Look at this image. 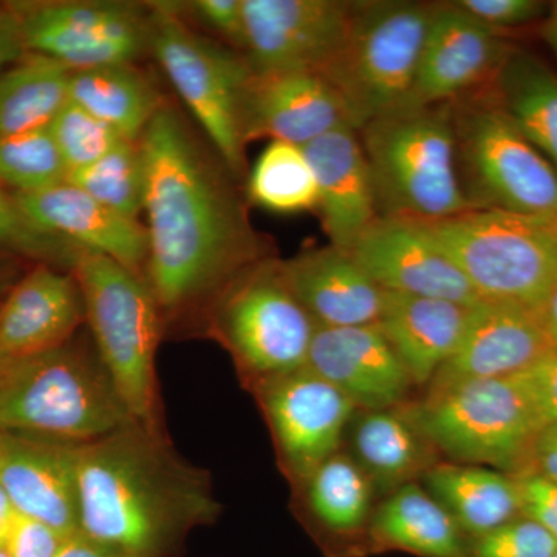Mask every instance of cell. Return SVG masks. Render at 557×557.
Segmentation results:
<instances>
[{
  "label": "cell",
  "mask_w": 557,
  "mask_h": 557,
  "mask_svg": "<svg viewBox=\"0 0 557 557\" xmlns=\"http://www.w3.org/2000/svg\"><path fill=\"white\" fill-rule=\"evenodd\" d=\"M146 164L145 278L161 314L209 302L265 259L258 234L177 113L161 108L139 138Z\"/></svg>",
  "instance_id": "cell-1"
},
{
  "label": "cell",
  "mask_w": 557,
  "mask_h": 557,
  "mask_svg": "<svg viewBox=\"0 0 557 557\" xmlns=\"http://www.w3.org/2000/svg\"><path fill=\"white\" fill-rule=\"evenodd\" d=\"M76 471L81 533L123 557H172L220 515L208 472L139 421L78 445Z\"/></svg>",
  "instance_id": "cell-2"
},
{
  "label": "cell",
  "mask_w": 557,
  "mask_h": 557,
  "mask_svg": "<svg viewBox=\"0 0 557 557\" xmlns=\"http://www.w3.org/2000/svg\"><path fill=\"white\" fill-rule=\"evenodd\" d=\"M358 135L379 218L431 223L472 209L458 178L453 102L392 110Z\"/></svg>",
  "instance_id": "cell-3"
},
{
  "label": "cell",
  "mask_w": 557,
  "mask_h": 557,
  "mask_svg": "<svg viewBox=\"0 0 557 557\" xmlns=\"http://www.w3.org/2000/svg\"><path fill=\"white\" fill-rule=\"evenodd\" d=\"M134 420L100 355L64 346L10 359L0 375V432L84 443Z\"/></svg>",
  "instance_id": "cell-4"
},
{
  "label": "cell",
  "mask_w": 557,
  "mask_h": 557,
  "mask_svg": "<svg viewBox=\"0 0 557 557\" xmlns=\"http://www.w3.org/2000/svg\"><path fill=\"white\" fill-rule=\"evenodd\" d=\"M70 273L78 282L95 346L135 421L160 423L157 350L161 311L143 276L115 260L83 251Z\"/></svg>",
  "instance_id": "cell-5"
},
{
  "label": "cell",
  "mask_w": 557,
  "mask_h": 557,
  "mask_svg": "<svg viewBox=\"0 0 557 557\" xmlns=\"http://www.w3.org/2000/svg\"><path fill=\"white\" fill-rule=\"evenodd\" d=\"M450 102L458 178L469 207L552 222L556 168L508 119L490 87Z\"/></svg>",
  "instance_id": "cell-6"
},
{
  "label": "cell",
  "mask_w": 557,
  "mask_h": 557,
  "mask_svg": "<svg viewBox=\"0 0 557 557\" xmlns=\"http://www.w3.org/2000/svg\"><path fill=\"white\" fill-rule=\"evenodd\" d=\"M480 300L537 311L557 281L549 222L497 209H468L424 223Z\"/></svg>",
  "instance_id": "cell-7"
},
{
  "label": "cell",
  "mask_w": 557,
  "mask_h": 557,
  "mask_svg": "<svg viewBox=\"0 0 557 557\" xmlns=\"http://www.w3.org/2000/svg\"><path fill=\"white\" fill-rule=\"evenodd\" d=\"M432 10L408 0L354 3L346 42L321 76L343 98L355 129L408 101Z\"/></svg>",
  "instance_id": "cell-8"
},
{
  "label": "cell",
  "mask_w": 557,
  "mask_h": 557,
  "mask_svg": "<svg viewBox=\"0 0 557 557\" xmlns=\"http://www.w3.org/2000/svg\"><path fill=\"white\" fill-rule=\"evenodd\" d=\"M211 302L209 332L256 383L306 368L318 324L289 289L281 262L259 260Z\"/></svg>",
  "instance_id": "cell-9"
},
{
  "label": "cell",
  "mask_w": 557,
  "mask_h": 557,
  "mask_svg": "<svg viewBox=\"0 0 557 557\" xmlns=\"http://www.w3.org/2000/svg\"><path fill=\"white\" fill-rule=\"evenodd\" d=\"M410 418L448 456L498 468H520L533 460L544 431L516 375L432 388Z\"/></svg>",
  "instance_id": "cell-10"
},
{
  "label": "cell",
  "mask_w": 557,
  "mask_h": 557,
  "mask_svg": "<svg viewBox=\"0 0 557 557\" xmlns=\"http://www.w3.org/2000/svg\"><path fill=\"white\" fill-rule=\"evenodd\" d=\"M149 49L234 174L244 170L242 108L252 75L247 58L190 30L174 3L149 7Z\"/></svg>",
  "instance_id": "cell-11"
},
{
  "label": "cell",
  "mask_w": 557,
  "mask_h": 557,
  "mask_svg": "<svg viewBox=\"0 0 557 557\" xmlns=\"http://www.w3.org/2000/svg\"><path fill=\"white\" fill-rule=\"evenodd\" d=\"M27 53L76 72L134 64L149 47V9L127 2H44L13 7Z\"/></svg>",
  "instance_id": "cell-12"
},
{
  "label": "cell",
  "mask_w": 557,
  "mask_h": 557,
  "mask_svg": "<svg viewBox=\"0 0 557 557\" xmlns=\"http://www.w3.org/2000/svg\"><path fill=\"white\" fill-rule=\"evenodd\" d=\"M354 3L242 0L244 50L252 72L321 75L346 42Z\"/></svg>",
  "instance_id": "cell-13"
},
{
  "label": "cell",
  "mask_w": 557,
  "mask_h": 557,
  "mask_svg": "<svg viewBox=\"0 0 557 557\" xmlns=\"http://www.w3.org/2000/svg\"><path fill=\"white\" fill-rule=\"evenodd\" d=\"M256 386L285 471L302 485L336 454L357 406L307 368L260 380Z\"/></svg>",
  "instance_id": "cell-14"
},
{
  "label": "cell",
  "mask_w": 557,
  "mask_h": 557,
  "mask_svg": "<svg viewBox=\"0 0 557 557\" xmlns=\"http://www.w3.org/2000/svg\"><path fill=\"white\" fill-rule=\"evenodd\" d=\"M347 252L386 292L468 307L480 302L468 278L424 223L379 218Z\"/></svg>",
  "instance_id": "cell-15"
},
{
  "label": "cell",
  "mask_w": 557,
  "mask_h": 557,
  "mask_svg": "<svg viewBox=\"0 0 557 557\" xmlns=\"http://www.w3.org/2000/svg\"><path fill=\"white\" fill-rule=\"evenodd\" d=\"M511 49L456 2L434 5L416 81L403 108L443 104L483 89Z\"/></svg>",
  "instance_id": "cell-16"
},
{
  "label": "cell",
  "mask_w": 557,
  "mask_h": 557,
  "mask_svg": "<svg viewBox=\"0 0 557 557\" xmlns=\"http://www.w3.org/2000/svg\"><path fill=\"white\" fill-rule=\"evenodd\" d=\"M350 113L327 79L311 72H252L244 95L245 145L256 139L304 146L339 127Z\"/></svg>",
  "instance_id": "cell-17"
},
{
  "label": "cell",
  "mask_w": 557,
  "mask_h": 557,
  "mask_svg": "<svg viewBox=\"0 0 557 557\" xmlns=\"http://www.w3.org/2000/svg\"><path fill=\"white\" fill-rule=\"evenodd\" d=\"M78 445L0 432V482L22 516L62 536L79 531Z\"/></svg>",
  "instance_id": "cell-18"
},
{
  "label": "cell",
  "mask_w": 557,
  "mask_h": 557,
  "mask_svg": "<svg viewBox=\"0 0 557 557\" xmlns=\"http://www.w3.org/2000/svg\"><path fill=\"white\" fill-rule=\"evenodd\" d=\"M549 351L553 346L537 311L480 300L453 357L432 380V388L518 375Z\"/></svg>",
  "instance_id": "cell-19"
},
{
  "label": "cell",
  "mask_w": 557,
  "mask_h": 557,
  "mask_svg": "<svg viewBox=\"0 0 557 557\" xmlns=\"http://www.w3.org/2000/svg\"><path fill=\"white\" fill-rule=\"evenodd\" d=\"M14 199L38 228L145 277L148 233L138 220L124 218L69 182L38 193L14 194Z\"/></svg>",
  "instance_id": "cell-20"
},
{
  "label": "cell",
  "mask_w": 557,
  "mask_h": 557,
  "mask_svg": "<svg viewBox=\"0 0 557 557\" xmlns=\"http://www.w3.org/2000/svg\"><path fill=\"white\" fill-rule=\"evenodd\" d=\"M306 368L366 410L398 405L412 384L408 370L376 324L318 325Z\"/></svg>",
  "instance_id": "cell-21"
},
{
  "label": "cell",
  "mask_w": 557,
  "mask_h": 557,
  "mask_svg": "<svg viewBox=\"0 0 557 557\" xmlns=\"http://www.w3.org/2000/svg\"><path fill=\"white\" fill-rule=\"evenodd\" d=\"M86 321L83 293L72 273L40 265L0 302V350L21 359L64 346Z\"/></svg>",
  "instance_id": "cell-22"
},
{
  "label": "cell",
  "mask_w": 557,
  "mask_h": 557,
  "mask_svg": "<svg viewBox=\"0 0 557 557\" xmlns=\"http://www.w3.org/2000/svg\"><path fill=\"white\" fill-rule=\"evenodd\" d=\"M318 185L317 211L332 247L348 251L379 219L372 175L354 127H339L304 146Z\"/></svg>",
  "instance_id": "cell-23"
},
{
  "label": "cell",
  "mask_w": 557,
  "mask_h": 557,
  "mask_svg": "<svg viewBox=\"0 0 557 557\" xmlns=\"http://www.w3.org/2000/svg\"><path fill=\"white\" fill-rule=\"evenodd\" d=\"M293 295L322 327L379 324L386 292L336 247L309 249L281 262Z\"/></svg>",
  "instance_id": "cell-24"
},
{
  "label": "cell",
  "mask_w": 557,
  "mask_h": 557,
  "mask_svg": "<svg viewBox=\"0 0 557 557\" xmlns=\"http://www.w3.org/2000/svg\"><path fill=\"white\" fill-rule=\"evenodd\" d=\"M471 309L453 300L386 292L376 325L401 359L410 381L426 384L456 351Z\"/></svg>",
  "instance_id": "cell-25"
},
{
  "label": "cell",
  "mask_w": 557,
  "mask_h": 557,
  "mask_svg": "<svg viewBox=\"0 0 557 557\" xmlns=\"http://www.w3.org/2000/svg\"><path fill=\"white\" fill-rule=\"evenodd\" d=\"M497 104L557 171V75L534 54L511 49L487 84Z\"/></svg>",
  "instance_id": "cell-26"
},
{
  "label": "cell",
  "mask_w": 557,
  "mask_h": 557,
  "mask_svg": "<svg viewBox=\"0 0 557 557\" xmlns=\"http://www.w3.org/2000/svg\"><path fill=\"white\" fill-rule=\"evenodd\" d=\"M370 533L384 548L421 557H469L463 531L448 509L410 483L376 509Z\"/></svg>",
  "instance_id": "cell-27"
},
{
  "label": "cell",
  "mask_w": 557,
  "mask_h": 557,
  "mask_svg": "<svg viewBox=\"0 0 557 557\" xmlns=\"http://www.w3.org/2000/svg\"><path fill=\"white\" fill-rule=\"evenodd\" d=\"M429 490L465 533L480 537L522 515L518 479L493 469L442 465L429 469Z\"/></svg>",
  "instance_id": "cell-28"
},
{
  "label": "cell",
  "mask_w": 557,
  "mask_h": 557,
  "mask_svg": "<svg viewBox=\"0 0 557 557\" xmlns=\"http://www.w3.org/2000/svg\"><path fill=\"white\" fill-rule=\"evenodd\" d=\"M69 100L132 141L141 138L150 121L163 108L159 91L134 64L72 72Z\"/></svg>",
  "instance_id": "cell-29"
},
{
  "label": "cell",
  "mask_w": 557,
  "mask_h": 557,
  "mask_svg": "<svg viewBox=\"0 0 557 557\" xmlns=\"http://www.w3.org/2000/svg\"><path fill=\"white\" fill-rule=\"evenodd\" d=\"M72 70L25 53L0 73V137L47 129L69 101Z\"/></svg>",
  "instance_id": "cell-30"
},
{
  "label": "cell",
  "mask_w": 557,
  "mask_h": 557,
  "mask_svg": "<svg viewBox=\"0 0 557 557\" xmlns=\"http://www.w3.org/2000/svg\"><path fill=\"white\" fill-rule=\"evenodd\" d=\"M420 429L395 410H366L355 423L359 463L383 486L405 485L424 465Z\"/></svg>",
  "instance_id": "cell-31"
},
{
  "label": "cell",
  "mask_w": 557,
  "mask_h": 557,
  "mask_svg": "<svg viewBox=\"0 0 557 557\" xmlns=\"http://www.w3.org/2000/svg\"><path fill=\"white\" fill-rule=\"evenodd\" d=\"M302 486L311 516L332 533H354L369 518V479L350 457L333 454Z\"/></svg>",
  "instance_id": "cell-32"
},
{
  "label": "cell",
  "mask_w": 557,
  "mask_h": 557,
  "mask_svg": "<svg viewBox=\"0 0 557 557\" xmlns=\"http://www.w3.org/2000/svg\"><path fill=\"white\" fill-rule=\"evenodd\" d=\"M248 196L252 203L277 214L317 209V177L304 149L271 141L249 174Z\"/></svg>",
  "instance_id": "cell-33"
},
{
  "label": "cell",
  "mask_w": 557,
  "mask_h": 557,
  "mask_svg": "<svg viewBox=\"0 0 557 557\" xmlns=\"http://www.w3.org/2000/svg\"><path fill=\"white\" fill-rule=\"evenodd\" d=\"M67 182L124 218L138 220L145 211L146 194V164L139 139H121L102 159L70 172Z\"/></svg>",
  "instance_id": "cell-34"
},
{
  "label": "cell",
  "mask_w": 557,
  "mask_h": 557,
  "mask_svg": "<svg viewBox=\"0 0 557 557\" xmlns=\"http://www.w3.org/2000/svg\"><path fill=\"white\" fill-rule=\"evenodd\" d=\"M69 171L49 127L0 137V186L30 194L67 182Z\"/></svg>",
  "instance_id": "cell-35"
},
{
  "label": "cell",
  "mask_w": 557,
  "mask_h": 557,
  "mask_svg": "<svg viewBox=\"0 0 557 557\" xmlns=\"http://www.w3.org/2000/svg\"><path fill=\"white\" fill-rule=\"evenodd\" d=\"M49 131L69 174L90 166L124 139L104 121L70 100L51 121Z\"/></svg>",
  "instance_id": "cell-36"
},
{
  "label": "cell",
  "mask_w": 557,
  "mask_h": 557,
  "mask_svg": "<svg viewBox=\"0 0 557 557\" xmlns=\"http://www.w3.org/2000/svg\"><path fill=\"white\" fill-rule=\"evenodd\" d=\"M0 248L67 267L70 270L83 252L32 223L22 212L14 194L7 193L3 186H0Z\"/></svg>",
  "instance_id": "cell-37"
},
{
  "label": "cell",
  "mask_w": 557,
  "mask_h": 557,
  "mask_svg": "<svg viewBox=\"0 0 557 557\" xmlns=\"http://www.w3.org/2000/svg\"><path fill=\"white\" fill-rule=\"evenodd\" d=\"M557 544L534 520L515 519L478 537L469 557H555Z\"/></svg>",
  "instance_id": "cell-38"
},
{
  "label": "cell",
  "mask_w": 557,
  "mask_h": 557,
  "mask_svg": "<svg viewBox=\"0 0 557 557\" xmlns=\"http://www.w3.org/2000/svg\"><path fill=\"white\" fill-rule=\"evenodd\" d=\"M456 5L497 33L504 28L525 27L549 11L547 3L539 0H460Z\"/></svg>",
  "instance_id": "cell-39"
},
{
  "label": "cell",
  "mask_w": 557,
  "mask_h": 557,
  "mask_svg": "<svg viewBox=\"0 0 557 557\" xmlns=\"http://www.w3.org/2000/svg\"><path fill=\"white\" fill-rule=\"evenodd\" d=\"M516 376L525 388L542 426L557 424V350L549 351Z\"/></svg>",
  "instance_id": "cell-40"
},
{
  "label": "cell",
  "mask_w": 557,
  "mask_h": 557,
  "mask_svg": "<svg viewBox=\"0 0 557 557\" xmlns=\"http://www.w3.org/2000/svg\"><path fill=\"white\" fill-rule=\"evenodd\" d=\"M65 536L39 520L17 515L5 553L10 557H57Z\"/></svg>",
  "instance_id": "cell-41"
},
{
  "label": "cell",
  "mask_w": 557,
  "mask_h": 557,
  "mask_svg": "<svg viewBox=\"0 0 557 557\" xmlns=\"http://www.w3.org/2000/svg\"><path fill=\"white\" fill-rule=\"evenodd\" d=\"M522 515L548 531L557 544V485L537 472L518 478Z\"/></svg>",
  "instance_id": "cell-42"
},
{
  "label": "cell",
  "mask_w": 557,
  "mask_h": 557,
  "mask_svg": "<svg viewBox=\"0 0 557 557\" xmlns=\"http://www.w3.org/2000/svg\"><path fill=\"white\" fill-rule=\"evenodd\" d=\"M196 16L219 32L234 46L244 49V5L242 0H197L193 2Z\"/></svg>",
  "instance_id": "cell-43"
},
{
  "label": "cell",
  "mask_w": 557,
  "mask_h": 557,
  "mask_svg": "<svg viewBox=\"0 0 557 557\" xmlns=\"http://www.w3.org/2000/svg\"><path fill=\"white\" fill-rule=\"evenodd\" d=\"M27 53L22 39L20 17L13 7L0 10V73Z\"/></svg>",
  "instance_id": "cell-44"
},
{
  "label": "cell",
  "mask_w": 557,
  "mask_h": 557,
  "mask_svg": "<svg viewBox=\"0 0 557 557\" xmlns=\"http://www.w3.org/2000/svg\"><path fill=\"white\" fill-rule=\"evenodd\" d=\"M57 557H123L112 549L102 547L81 531L64 539V544Z\"/></svg>",
  "instance_id": "cell-45"
},
{
  "label": "cell",
  "mask_w": 557,
  "mask_h": 557,
  "mask_svg": "<svg viewBox=\"0 0 557 557\" xmlns=\"http://www.w3.org/2000/svg\"><path fill=\"white\" fill-rule=\"evenodd\" d=\"M17 509L14 508L13 502L5 487L0 482V549H5L7 542H9L11 528H13L14 520H16Z\"/></svg>",
  "instance_id": "cell-46"
},
{
  "label": "cell",
  "mask_w": 557,
  "mask_h": 557,
  "mask_svg": "<svg viewBox=\"0 0 557 557\" xmlns=\"http://www.w3.org/2000/svg\"><path fill=\"white\" fill-rule=\"evenodd\" d=\"M539 317H541L542 324H544L545 332H547L553 350H557V281L544 306L539 310Z\"/></svg>",
  "instance_id": "cell-47"
},
{
  "label": "cell",
  "mask_w": 557,
  "mask_h": 557,
  "mask_svg": "<svg viewBox=\"0 0 557 557\" xmlns=\"http://www.w3.org/2000/svg\"><path fill=\"white\" fill-rule=\"evenodd\" d=\"M545 36H547L549 46L557 53V2L549 9L547 24H545Z\"/></svg>",
  "instance_id": "cell-48"
},
{
  "label": "cell",
  "mask_w": 557,
  "mask_h": 557,
  "mask_svg": "<svg viewBox=\"0 0 557 557\" xmlns=\"http://www.w3.org/2000/svg\"><path fill=\"white\" fill-rule=\"evenodd\" d=\"M542 432H545V434H547L548 437H552L557 442V424H552V426L545 428L544 431Z\"/></svg>",
  "instance_id": "cell-49"
},
{
  "label": "cell",
  "mask_w": 557,
  "mask_h": 557,
  "mask_svg": "<svg viewBox=\"0 0 557 557\" xmlns=\"http://www.w3.org/2000/svg\"><path fill=\"white\" fill-rule=\"evenodd\" d=\"M10 359L3 355V351L0 350V375H2L3 370H5L7 364H9Z\"/></svg>",
  "instance_id": "cell-50"
},
{
  "label": "cell",
  "mask_w": 557,
  "mask_h": 557,
  "mask_svg": "<svg viewBox=\"0 0 557 557\" xmlns=\"http://www.w3.org/2000/svg\"><path fill=\"white\" fill-rule=\"evenodd\" d=\"M549 226H552L553 233H555L557 239V212L555 214V218L552 219V222H549Z\"/></svg>",
  "instance_id": "cell-51"
},
{
  "label": "cell",
  "mask_w": 557,
  "mask_h": 557,
  "mask_svg": "<svg viewBox=\"0 0 557 557\" xmlns=\"http://www.w3.org/2000/svg\"><path fill=\"white\" fill-rule=\"evenodd\" d=\"M0 557H10L7 555L5 549H0Z\"/></svg>",
  "instance_id": "cell-52"
},
{
  "label": "cell",
  "mask_w": 557,
  "mask_h": 557,
  "mask_svg": "<svg viewBox=\"0 0 557 557\" xmlns=\"http://www.w3.org/2000/svg\"><path fill=\"white\" fill-rule=\"evenodd\" d=\"M555 557H557V553H556Z\"/></svg>",
  "instance_id": "cell-53"
},
{
  "label": "cell",
  "mask_w": 557,
  "mask_h": 557,
  "mask_svg": "<svg viewBox=\"0 0 557 557\" xmlns=\"http://www.w3.org/2000/svg\"><path fill=\"white\" fill-rule=\"evenodd\" d=\"M0 302H2V300H0Z\"/></svg>",
  "instance_id": "cell-54"
}]
</instances>
